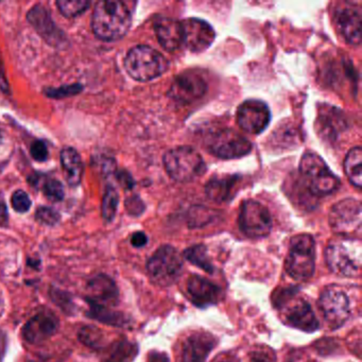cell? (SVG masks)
I'll use <instances>...</instances> for the list:
<instances>
[{"instance_id":"cell-1","label":"cell","mask_w":362,"mask_h":362,"mask_svg":"<svg viewBox=\"0 0 362 362\" xmlns=\"http://www.w3.org/2000/svg\"><path fill=\"white\" fill-rule=\"evenodd\" d=\"M130 11L122 1L103 0L96 4L92 18V28L99 40L118 41L130 30Z\"/></svg>"},{"instance_id":"cell-2","label":"cell","mask_w":362,"mask_h":362,"mask_svg":"<svg viewBox=\"0 0 362 362\" xmlns=\"http://www.w3.org/2000/svg\"><path fill=\"white\" fill-rule=\"evenodd\" d=\"M168 66L165 57L150 46H136L128 52L124 59L127 73L139 82L151 81L160 77L166 73Z\"/></svg>"},{"instance_id":"cell-3","label":"cell","mask_w":362,"mask_h":362,"mask_svg":"<svg viewBox=\"0 0 362 362\" xmlns=\"http://www.w3.org/2000/svg\"><path fill=\"white\" fill-rule=\"evenodd\" d=\"M163 162L169 177L180 183L194 181L206 173V165L202 156L194 148L187 146L169 150Z\"/></svg>"},{"instance_id":"cell-4","label":"cell","mask_w":362,"mask_h":362,"mask_svg":"<svg viewBox=\"0 0 362 362\" xmlns=\"http://www.w3.org/2000/svg\"><path fill=\"white\" fill-rule=\"evenodd\" d=\"M326 264L340 276L355 277L361 269V243L356 239L332 241L325 251Z\"/></svg>"},{"instance_id":"cell-5","label":"cell","mask_w":362,"mask_h":362,"mask_svg":"<svg viewBox=\"0 0 362 362\" xmlns=\"http://www.w3.org/2000/svg\"><path fill=\"white\" fill-rule=\"evenodd\" d=\"M286 271L296 281H307L315 272V243L308 234H300L290 241Z\"/></svg>"},{"instance_id":"cell-6","label":"cell","mask_w":362,"mask_h":362,"mask_svg":"<svg viewBox=\"0 0 362 362\" xmlns=\"http://www.w3.org/2000/svg\"><path fill=\"white\" fill-rule=\"evenodd\" d=\"M300 173L306 179L311 194L315 196L332 194L340 186L339 177L329 170L323 158L313 152L303 156Z\"/></svg>"},{"instance_id":"cell-7","label":"cell","mask_w":362,"mask_h":362,"mask_svg":"<svg viewBox=\"0 0 362 362\" xmlns=\"http://www.w3.org/2000/svg\"><path fill=\"white\" fill-rule=\"evenodd\" d=\"M150 279L156 285H173L183 271V258L171 245H163L148 260Z\"/></svg>"},{"instance_id":"cell-8","label":"cell","mask_w":362,"mask_h":362,"mask_svg":"<svg viewBox=\"0 0 362 362\" xmlns=\"http://www.w3.org/2000/svg\"><path fill=\"white\" fill-rule=\"evenodd\" d=\"M275 303L281 309L286 323L289 325L307 332H315L319 328V322L310 305L302 298H294L293 292L279 294Z\"/></svg>"},{"instance_id":"cell-9","label":"cell","mask_w":362,"mask_h":362,"mask_svg":"<svg viewBox=\"0 0 362 362\" xmlns=\"http://www.w3.org/2000/svg\"><path fill=\"white\" fill-rule=\"evenodd\" d=\"M239 228L250 238H264L272 230L270 213L266 206L257 201H245L239 214Z\"/></svg>"},{"instance_id":"cell-10","label":"cell","mask_w":362,"mask_h":362,"mask_svg":"<svg viewBox=\"0 0 362 362\" xmlns=\"http://www.w3.org/2000/svg\"><path fill=\"white\" fill-rule=\"evenodd\" d=\"M361 204L355 199H345L330 209L328 221L332 230L339 235L351 236L359 234L362 221Z\"/></svg>"},{"instance_id":"cell-11","label":"cell","mask_w":362,"mask_h":362,"mask_svg":"<svg viewBox=\"0 0 362 362\" xmlns=\"http://www.w3.org/2000/svg\"><path fill=\"white\" fill-rule=\"evenodd\" d=\"M209 151L219 158L234 160L247 156L252 150L249 139L232 129H223L209 136Z\"/></svg>"},{"instance_id":"cell-12","label":"cell","mask_w":362,"mask_h":362,"mask_svg":"<svg viewBox=\"0 0 362 362\" xmlns=\"http://www.w3.org/2000/svg\"><path fill=\"white\" fill-rule=\"evenodd\" d=\"M319 307L326 323L332 328H339L351 315L349 296L337 287L327 288L319 298Z\"/></svg>"},{"instance_id":"cell-13","label":"cell","mask_w":362,"mask_h":362,"mask_svg":"<svg viewBox=\"0 0 362 362\" xmlns=\"http://www.w3.org/2000/svg\"><path fill=\"white\" fill-rule=\"evenodd\" d=\"M206 90L205 80L196 71H188L175 78L168 96L177 103L189 105L202 98Z\"/></svg>"},{"instance_id":"cell-14","label":"cell","mask_w":362,"mask_h":362,"mask_svg":"<svg viewBox=\"0 0 362 362\" xmlns=\"http://www.w3.org/2000/svg\"><path fill=\"white\" fill-rule=\"evenodd\" d=\"M271 113L268 105L260 100H247L237 110L238 126L249 134L264 132L270 122Z\"/></svg>"},{"instance_id":"cell-15","label":"cell","mask_w":362,"mask_h":362,"mask_svg":"<svg viewBox=\"0 0 362 362\" xmlns=\"http://www.w3.org/2000/svg\"><path fill=\"white\" fill-rule=\"evenodd\" d=\"M183 28L184 45L192 52H205L215 41L213 27L199 18H187L181 22Z\"/></svg>"},{"instance_id":"cell-16","label":"cell","mask_w":362,"mask_h":362,"mask_svg":"<svg viewBox=\"0 0 362 362\" xmlns=\"http://www.w3.org/2000/svg\"><path fill=\"white\" fill-rule=\"evenodd\" d=\"M27 20L50 45L61 47L66 42L64 33L54 24L49 12L43 6L33 7L27 14Z\"/></svg>"},{"instance_id":"cell-17","label":"cell","mask_w":362,"mask_h":362,"mask_svg":"<svg viewBox=\"0 0 362 362\" xmlns=\"http://www.w3.org/2000/svg\"><path fill=\"white\" fill-rule=\"evenodd\" d=\"M58 328L59 321L56 315L43 311L27 322L23 328V337L31 344H40L54 336Z\"/></svg>"},{"instance_id":"cell-18","label":"cell","mask_w":362,"mask_h":362,"mask_svg":"<svg viewBox=\"0 0 362 362\" xmlns=\"http://www.w3.org/2000/svg\"><path fill=\"white\" fill-rule=\"evenodd\" d=\"M187 292L192 302L201 308L218 304L223 298V291L219 286L199 275L189 277Z\"/></svg>"},{"instance_id":"cell-19","label":"cell","mask_w":362,"mask_h":362,"mask_svg":"<svg viewBox=\"0 0 362 362\" xmlns=\"http://www.w3.org/2000/svg\"><path fill=\"white\" fill-rule=\"evenodd\" d=\"M216 345L217 340L213 334L194 332L182 345V362H205Z\"/></svg>"},{"instance_id":"cell-20","label":"cell","mask_w":362,"mask_h":362,"mask_svg":"<svg viewBox=\"0 0 362 362\" xmlns=\"http://www.w3.org/2000/svg\"><path fill=\"white\" fill-rule=\"evenodd\" d=\"M361 9L351 4L339 8L336 12V22L339 31L344 39L353 45L361 43Z\"/></svg>"},{"instance_id":"cell-21","label":"cell","mask_w":362,"mask_h":362,"mask_svg":"<svg viewBox=\"0 0 362 362\" xmlns=\"http://www.w3.org/2000/svg\"><path fill=\"white\" fill-rule=\"evenodd\" d=\"M88 303L100 306H115L118 303L119 292L113 279L107 275L100 274L90 279L88 285Z\"/></svg>"},{"instance_id":"cell-22","label":"cell","mask_w":362,"mask_h":362,"mask_svg":"<svg viewBox=\"0 0 362 362\" xmlns=\"http://www.w3.org/2000/svg\"><path fill=\"white\" fill-rule=\"evenodd\" d=\"M156 37L164 49L175 52L184 45L181 22L170 18H160L154 24Z\"/></svg>"},{"instance_id":"cell-23","label":"cell","mask_w":362,"mask_h":362,"mask_svg":"<svg viewBox=\"0 0 362 362\" xmlns=\"http://www.w3.org/2000/svg\"><path fill=\"white\" fill-rule=\"evenodd\" d=\"M345 122L341 116L340 112L334 107L326 105V109L319 111V117L317 120V131L319 135L325 139H336L337 136L344 130Z\"/></svg>"},{"instance_id":"cell-24","label":"cell","mask_w":362,"mask_h":362,"mask_svg":"<svg viewBox=\"0 0 362 362\" xmlns=\"http://www.w3.org/2000/svg\"><path fill=\"white\" fill-rule=\"evenodd\" d=\"M61 164L67 184L71 187L79 185L83 175V163L77 150L74 148H64L61 151Z\"/></svg>"},{"instance_id":"cell-25","label":"cell","mask_w":362,"mask_h":362,"mask_svg":"<svg viewBox=\"0 0 362 362\" xmlns=\"http://www.w3.org/2000/svg\"><path fill=\"white\" fill-rule=\"evenodd\" d=\"M101 351L103 362H132L139 354V346L126 339H119Z\"/></svg>"},{"instance_id":"cell-26","label":"cell","mask_w":362,"mask_h":362,"mask_svg":"<svg viewBox=\"0 0 362 362\" xmlns=\"http://www.w3.org/2000/svg\"><path fill=\"white\" fill-rule=\"evenodd\" d=\"M238 179L232 177H215L206 184L207 197L218 203L228 202L233 198Z\"/></svg>"},{"instance_id":"cell-27","label":"cell","mask_w":362,"mask_h":362,"mask_svg":"<svg viewBox=\"0 0 362 362\" xmlns=\"http://www.w3.org/2000/svg\"><path fill=\"white\" fill-rule=\"evenodd\" d=\"M362 150L355 147L349 150L344 160V170L347 179L355 187L362 186Z\"/></svg>"},{"instance_id":"cell-28","label":"cell","mask_w":362,"mask_h":362,"mask_svg":"<svg viewBox=\"0 0 362 362\" xmlns=\"http://www.w3.org/2000/svg\"><path fill=\"white\" fill-rule=\"evenodd\" d=\"M90 305V310H88V317L97 320V321L103 322L105 324L113 326H124L128 324V319L124 313H118V311L113 310L111 307L100 306V305L93 304L88 303Z\"/></svg>"},{"instance_id":"cell-29","label":"cell","mask_w":362,"mask_h":362,"mask_svg":"<svg viewBox=\"0 0 362 362\" xmlns=\"http://www.w3.org/2000/svg\"><path fill=\"white\" fill-rule=\"evenodd\" d=\"M183 257L188 260L190 264L199 267L209 274H213L214 271H215V268H214L213 264H211V259L207 255V249L205 245H198L188 247L187 250L184 251Z\"/></svg>"},{"instance_id":"cell-30","label":"cell","mask_w":362,"mask_h":362,"mask_svg":"<svg viewBox=\"0 0 362 362\" xmlns=\"http://www.w3.org/2000/svg\"><path fill=\"white\" fill-rule=\"evenodd\" d=\"M118 203H119V196H118L117 190L109 186L105 189L103 199V206H101V213H103L105 220L110 222L115 218Z\"/></svg>"},{"instance_id":"cell-31","label":"cell","mask_w":362,"mask_h":362,"mask_svg":"<svg viewBox=\"0 0 362 362\" xmlns=\"http://www.w3.org/2000/svg\"><path fill=\"white\" fill-rule=\"evenodd\" d=\"M59 10L67 18H76L90 8V1L86 0H59L57 1Z\"/></svg>"},{"instance_id":"cell-32","label":"cell","mask_w":362,"mask_h":362,"mask_svg":"<svg viewBox=\"0 0 362 362\" xmlns=\"http://www.w3.org/2000/svg\"><path fill=\"white\" fill-rule=\"evenodd\" d=\"M83 90L81 84H71V86H61V88H48L43 90L44 94L49 98L63 99L66 97L75 96Z\"/></svg>"},{"instance_id":"cell-33","label":"cell","mask_w":362,"mask_h":362,"mask_svg":"<svg viewBox=\"0 0 362 362\" xmlns=\"http://www.w3.org/2000/svg\"><path fill=\"white\" fill-rule=\"evenodd\" d=\"M43 192L48 200L59 202L64 198V188L58 180H48L43 186Z\"/></svg>"},{"instance_id":"cell-34","label":"cell","mask_w":362,"mask_h":362,"mask_svg":"<svg viewBox=\"0 0 362 362\" xmlns=\"http://www.w3.org/2000/svg\"><path fill=\"white\" fill-rule=\"evenodd\" d=\"M11 202L14 211L21 214L27 213L33 205L31 199L29 198L28 194L25 192L24 190H18V192H14Z\"/></svg>"},{"instance_id":"cell-35","label":"cell","mask_w":362,"mask_h":362,"mask_svg":"<svg viewBox=\"0 0 362 362\" xmlns=\"http://www.w3.org/2000/svg\"><path fill=\"white\" fill-rule=\"evenodd\" d=\"M35 218L40 223L45 226H56L60 221V215L50 207H40L35 214Z\"/></svg>"},{"instance_id":"cell-36","label":"cell","mask_w":362,"mask_h":362,"mask_svg":"<svg viewBox=\"0 0 362 362\" xmlns=\"http://www.w3.org/2000/svg\"><path fill=\"white\" fill-rule=\"evenodd\" d=\"M31 156L35 158L37 162H45L48 158V149L47 146L44 141H37L35 143H33V145L31 146Z\"/></svg>"},{"instance_id":"cell-37","label":"cell","mask_w":362,"mask_h":362,"mask_svg":"<svg viewBox=\"0 0 362 362\" xmlns=\"http://www.w3.org/2000/svg\"><path fill=\"white\" fill-rule=\"evenodd\" d=\"M126 209L130 215L139 216L143 213L144 209H145V205H144L143 201L139 197L134 196L131 197V198L126 201Z\"/></svg>"},{"instance_id":"cell-38","label":"cell","mask_w":362,"mask_h":362,"mask_svg":"<svg viewBox=\"0 0 362 362\" xmlns=\"http://www.w3.org/2000/svg\"><path fill=\"white\" fill-rule=\"evenodd\" d=\"M117 181L124 189H131L134 186V181H133L132 177L130 173L127 171L122 170L117 173Z\"/></svg>"},{"instance_id":"cell-39","label":"cell","mask_w":362,"mask_h":362,"mask_svg":"<svg viewBox=\"0 0 362 362\" xmlns=\"http://www.w3.org/2000/svg\"><path fill=\"white\" fill-rule=\"evenodd\" d=\"M148 237L146 236L145 233L137 232L133 234L132 238H131V243L133 247H143L147 245Z\"/></svg>"},{"instance_id":"cell-40","label":"cell","mask_w":362,"mask_h":362,"mask_svg":"<svg viewBox=\"0 0 362 362\" xmlns=\"http://www.w3.org/2000/svg\"><path fill=\"white\" fill-rule=\"evenodd\" d=\"M148 362H170L169 361L168 355L166 353H160V351H152L149 354Z\"/></svg>"},{"instance_id":"cell-41","label":"cell","mask_w":362,"mask_h":362,"mask_svg":"<svg viewBox=\"0 0 362 362\" xmlns=\"http://www.w3.org/2000/svg\"><path fill=\"white\" fill-rule=\"evenodd\" d=\"M8 219H9V216H8L7 205H6L4 198L1 197L0 198V224L6 226L8 223Z\"/></svg>"},{"instance_id":"cell-42","label":"cell","mask_w":362,"mask_h":362,"mask_svg":"<svg viewBox=\"0 0 362 362\" xmlns=\"http://www.w3.org/2000/svg\"><path fill=\"white\" fill-rule=\"evenodd\" d=\"M8 340L5 332L0 329V362L3 361L7 351Z\"/></svg>"},{"instance_id":"cell-43","label":"cell","mask_w":362,"mask_h":362,"mask_svg":"<svg viewBox=\"0 0 362 362\" xmlns=\"http://www.w3.org/2000/svg\"><path fill=\"white\" fill-rule=\"evenodd\" d=\"M251 362H273L270 354L268 353H254L252 355Z\"/></svg>"},{"instance_id":"cell-44","label":"cell","mask_w":362,"mask_h":362,"mask_svg":"<svg viewBox=\"0 0 362 362\" xmlns=\"http://www.w3.org/2000/svg\"><path fill=\"white\" fill-rule=\"evenodd\" d=\"M219 362H232V361H226V360H222V361H219Z\"/></svg>"},{"instance_id":"cell-45","label":"cell","mask_w":362,"mask_h":362,"mask_svg":"<svg viewBox=\"0 0 362 362\" xmlns=\"http://www.w3.org/2000/svg\"><path fill=\"white\" fill-rule=\"evenodd\" d=\"M0 139H1V135H0Z\"/></svg>"}]
</instances>
